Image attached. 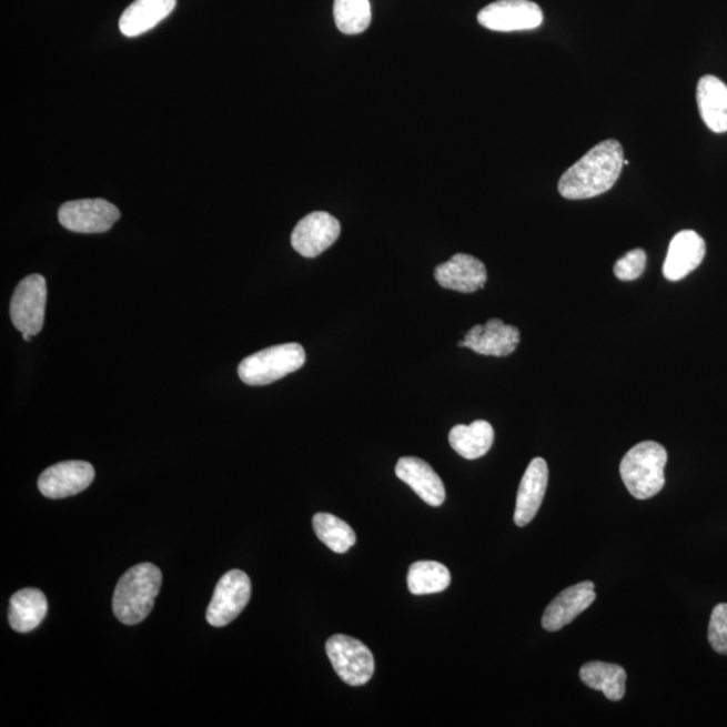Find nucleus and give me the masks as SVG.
Listing matches in <instances>:
<instances>
[{
    "instance_id": "obj_1",
    "label": "nucleus",
    "mask_w": 727,
    "mask_h": 727,
    "mask_svg": "<svg viewBox=\"0 0 727 727\" xmlns=\"http://www.w3.org/2000/svg\"><path fill=\"white\" fill-rule=\"evenodd\" d=\"M624 161L619 142L615 139L600 142L562 175L558 183L562 198L586 200L610 191L623 172Z\"/></svg>"
},
{
    "instance_id": "obj_2",
    "label": "nucleus",
    "mask_w": 727,
    "mask_h": 727,
    "mask_svg": "<svg viewBox=\"0 0 727 727\" xmlns=\"http://www.w3.org/2000/svg\"><path fill=\"white\" fill-rule=\"evenodd\" d=\"M162 585V573L153 564L131 567L119 579L113 593L112 609L120 623L137 625L153 610Z\"/></svg>"
},
{
    "instance_id": "obj_3",
    "label": "nucleus",
    "mask_w": 727,
    "mask_h": 727,
    "mask_svg": "<svg viewBox=\"0 0 727 727\" xmlns=\"http://www.w3.org/2000/svg\"><path fill=\"white\" fill-rule=\"evenodd\" d=\"M668 454L657 442L646 441L632 447L619 465V474L630 495L638 501H647L663 489L666 484Z\"/></svg>"
},
{
    "instance_id": "obj_4",
    "label": "nucleus",
    "mask_w": 727,
    "mask_h": 727,
    "mask_svg": "<svg viewBox=\"0 0 727 727\" xmlns=\"http://www.w3.org/2000/svg\"><path fill=\"white\" fill-rule=\"evenodd\" d=\"M306 362L303 346L296 343L267 347L240 363L238 373L249 385H269L302 368Z\"/></svg>"
},
{
    "instance_id": "obj_5",
    "label": "nucleus",
    "mask_w": 727,
    "mask_h": 727,
    "mask_svg": "<svg viewBox=\"0 0 727 727\" xmlns=\"http://www.w3.org/2000/svg\"><path fill=\"white\" fill-rule=\"evenodd\" d=\"M326 654L334 672L346 685L364 686L375 674V657L357 638L334 635L326 642Z\"/></svg>"
},
{
    "instance_id": "obj_6",
    "label": "nucleus",
    "mask_w": 727,
    "mask_h": 727,
    "mask_svg": "<svg viewBox=\"0 0 727 727\" xmlns=\"http://www.w3.org/2000/svg\"><path fill=\"white\" fill-rule=\"evenodd\" d=\"M48 287L46 277L33 274L18 284L10 303L12 325L19 332L37 336L46 321Z\"/></svg>"
},
{
    "instance_id": "obj_7",
    "label": "nucleus",
    "mask_w": 727,
    "mask_h": 727,
    "mask_svg": "<svg viewBox=\"0 0 727 727\" xmlns=\"http://www.w3.org/2000/svg\"><path fill=\"white\" fill-rule=\"evenodd\" d=\"M251 580L242 571H231L221 577L206 609V622L223 628L238 618L251 598Z\"/></svg>"
},
{
    "instance_id": "obj_8",
    "label": "nucleus",
    "mask_w": 727,
    "mask_h": 727,
    "mask_svg": "<svg viewBox=\"0 0 727 727\" xmlns=\"http://www.w3.org/2000/svg\"><path fill=\"white\" fill-rule=\"evenodd\" d=\"M477 19L485 29L511 33L539 28L543 11L531 0H497L479 11Z\"/></svg>"
},
{
    "instance_id": "obj_9",
    "label": "nucleus",
    "mask_w": 727,
    "mask_h": 727,
    "mask_svg": "<svg viewBox=\"0 0 727 727\" xmlns=\"http://www.w3.org/2000/svg\"><path fill=\"white\" fill-rule=\"evenodd\" d=\"M119 218L118 208L101 199L69 201L59 211L60 224L75 233L110 231Z\"/></svg>"
},
{
    "instance_id": "obj_10",
    "label": "nucleus",
    "mask_w": 727,
    "mask_h": 727,
    "mask_svg": "<svg viewBox=\"0 0 727 727\" xmlns=\"http://www.w3.org/2000/svg\"><path fill=\"white\" fill-rule=\"evenodd\" d=\"M340 233V221L331 213L313 212L296 224L291 233V245L303 258H315L331 249Z\"/></svg>"
},
{
    "instance_id": "obj_11",
    "label": "nucleus",
    "mask_w": 727,
    "mask_h": 727,
    "mask_svg": "<svg viewBox=\"0 0 727 727\" xmlns=\"http://www.w3.org/2000/svg\"><path fill=\"white\" fill-rule=\"evenodd\" d=\"M94 479V469L85 461H65L48 467L38 478L43 496L59 501L85 491Z\"/></svg>"
},
{
    "instance_id": "obj_12",
    "label": "nucleus",
    "mask_w": 727,
    "mask_h": 727,
    "mask_svg": "<svg viewBox=\"0 0 727 727\" xmlns=\"http://www.w3.org/2000/svg\"><path fill=\"white\" fill-rule=\"evenodd\" d=\"M521 343V332L516 326L505 325L502 320L493 319L485 325H476L465 334L458 346L469 347L483 356L505 357L516 351Z\"/></svg>"
},
{
    "instance_id": "obj_13",
    "label": "nucleus",
    "mask_w": 727,
    "mask_h": 727,
    "mask_svg": "<svg viewBox=\"0 0 727 727\" xmlns=\"http://www.w3.org/2000/svg\"><path fill=\"white\" fill-rule=\"evenodd\" d=\"M706 255V243L695 231L676 233L669 243L663 274L668 281L678 282L697 270Z\"/></svg>"
},
{
    "instance_id": "obj_14",
    "label": "nucleus",
    "mask_w": 727,
    "mask_h": 727,
    "mask_svg": "<svg viewBox=\"0 0 727 727\" xmlns=\"http://www.w3.org/2000/svg\"><path fill=\"white\" fill-rule=\"evenodd\" d=\"M596 600L594 584L590 580L568 587L547 606L542 618L543 628L548 632L559 630L574 622L580 613L590 608Z\"/></svg>"
},
{
    "instance_id": "obj_15",
    "label": "nucleus",
    "mask_w": 727,
    "mask_h": 727,
    "mask_svg": "<svg viewBox=\"0 0 727 727\" xmlns=\"http://www.w3.org/2000/svg\"><path fill=\"white\" fill-rule=\"evenodd\" d=\"M434 276L442 287L465 294L483 289L488 280L485 264L466 254L454 255L451 261L440 264Z\"/></svg>"
},
{
    "instance_id": "obj_16",
    "label": "nucleus",
    "mask_w": 727,
    "mask_h": 727,
    "mask_svg": "<svg viewBox=\"0 0 727 727\" xmlns=\"http://www.w3.org/2000/svg\"><path fill=\"white\" fill-rule=\"evenodd\" d=\"M548 485V466L545 460L534 458L518 486L515 523L517 527L527 526L541 509Z\"/></svg>"
},
{
    "instance_id": "obj_17",
    "label": "nucleus",
    "mask_w": 727,
    "mask_h": 727,
    "mask_svg": "<svg viewBox=\"0 0 727 727\" xmlns=\"http://www.w3.org/2000/svg\"><path fill=\"white\" fill-rule=\"evenodd\" d=\"M397 478L406 483L423 502L440 507L446 498L445 485L426 461L416 457H402L395 469Z\"/></svg>"
},
{
    "instance_id": "obj_18",
    "label": "nucleus",
    "mask_w": 727,
    "mask_h": 727,
    "mask_svg": "<svg viewBox=\"0 0 727 727\" xmlns=\"http://www.w3.org/2000/svg\"><path fill=\"white\" fill-rule=\"evenodd\" d=\"M698 109L707 129L716 134L727 132V85L716 75H704L697 88Z\"/></svg>"
},
{
    "instance_id": "obj_19",
    "label": "nucleus",
    "mask_w": 727,
    "mask_h": 727,
    "mask_svg": "<svg viewBox=\"0 0 727 727\" xmlns=\"http://www.w3.org/2000/svg\"><path fill=\"white\" fill-rule=\"evenodd\" d=\"M176 0H135L120 17L119 29L129 38L154 29L175 9Z\"/></svg>"
},
{
    "instance_id": "obj_20",
    "label": "nucleus",
    "mask_w": 727,
    "mask_h": 727,
    "mask_svg": "<svg viewBox=\"0 0 727 727\" xmlns=\"http://www.w3.org/2000/svg\"><path fill=\"white\" fill-rule=\"evenodd\" d=\"M48 599L46 594L38 589H23L10 599L9 623L19 634L34 630L47 617Z\"/></svg>"
},
{
    "instance_id": "obj_21",
    "label": "nucleus",
    "mask_w": 727,
    "mask_h": 727,
    "mask_svg": "<svg viewBox=\"0 0 727 727\" xmlns=\"http://www.w3.org/2000/svg\"><path fill=\"white\" fill-rule=\"evenodd\" d=\"M495 441V430L489 422L476 421L472 425H458L448 434V442L461 457L477 460L491 451Z\"/></svg>"
},
{
    "instance_id": "obj_22",
    "label": "nucleus",
    "mask_w": 727,
    "mask_h": 727,
    "mask_svg": "<svg viewBox=\"0 0 727 727\" xmlns=\"http://www.w3.org/2000/svg\"><path fill=\"white\" fill-rule=\"evenodd\" d=\"M580 680L592 690L603 691L609 700H622L625 695L627 673L617 664L604 662L586 663L579 669Z\"/></svg>"
},
{
    "instance_id": "obj_23",
    "label": "nucleus",
    "mask_w": 727,
    "mask_h": 727,
    "mask_svg": "<svg viewBox=\"0 0 727 727\" xmlns=\"http://www.w3.org/2000/svg\"><path fill=\"white\" fill-rule=\"evenodd\" d=\"M451 572L440 562L421 561L410 566L407 585L415 596L444 592L451 586Z\"/></svg>"
},
{
    "instance_id": "obj_24",
    "label": "nucleus",
    "mask_w": 727,
    "mask_h": 727,
    "mask_svg": "<svg viewBox=\"0 0 727 727\" xmlns=\"http://www.w3.org/2000/svg\"><path fill=\"white\" fill-rule=\"evenodd\" d=\"M313 528L319 539L337 554H345L356 545V534L350 524L331 514L313 517Z\"/></svg>"
},
{
    "instance_id": "obj_25",
    "label": "nucleus",
    "mask_w": 727,
    "mask_h": 727,
    "mask_svg": "<svg viewBox=\"0 0 727 727\" xmlns=\"http://www.w3.org/2000/svg\"><path fill=\"white\" fill-rule=\"evenodd\" d=\"M333 16L341 33L362 34L372 21L370 0H334Z\"/></svg>"
},
{
    "instance_id": "obj_26",
    "label": "nucleus",
    "mask_w": 727,
    "mask_h": 727,
    "mask_svg": "<svg viewBox=\"0 0 727 727\" xmlns=\"http://www.w3.org/2000/svg\"><path fill=\"white\" fill-rule=\"evenodd\" d=\"M647 254L642 249L632 250L628 254L619 258L615 264V275L619 281L629 282L640 277L646 270Z\"/></svg>"
},
{
    "instance_id": "obj_27",
    "label": "nucleus",
    "mask_w": 727,
    "mask_h": 727,
    "mask_svg": "<svg viewBox=\"0 0 727 727\" xmlns=\"http://www.w3.org/2000/svg\"><path fill=\"white\" fill-rule=\"evenodd\" d=\"M709 642L716 653L727 655V604L713 609L709 624Z\"/></svg>"
},
{
    "instance_id": "obj_28",
    "label": "nucleus",
    "mask_w": 727,
    "mask_h": 727,
    "mask_svg": "<svg viewBox=\"0 0 727 727\" xmlns=\"http://www.w3.org/2000/svg\"><path fill=\"white\" fill-rule=\"evenodd\" d=\"M22 337H23L24 341H28V343H29V341H31V337H33V336H30V334H28V333H22Z\"/></svg>"
}]
</instances>
